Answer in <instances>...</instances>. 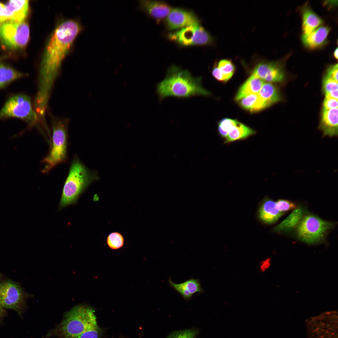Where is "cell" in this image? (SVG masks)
Returning a JSON list of instances; mask_svg holds the SVG:
<instances>
[{
    "mask_svg": "<svg viewBox=\"0 0 338 338\" xmlns=\"http://www.w3.org/2000/svg\"><path fill=\"white\" fill-rule=\"evenodd\" d=\"M107 243L109 247L113 249H119L123 246L124 238L122 235L117 232L110 233L107 238Z\"/></svg>",
    "mask_w": 338,
    "mask_h": 338,
    "instance_id": "4316f807",
    "label": "cell"
},
{
    "mask_svg": "<svg viewBox=\"0 0 338 338\" xmlns=\"http://www.w3.org/2000/svg\"><path fill=\"white\" fill-rule=\"evenodd\" d=\"M28 294L18 283L10 280L0 282V305L13 309L19 315L24 311Z\"/></svg>",
    "mask_w": 338,
    "mask_h": 338,
    "instance_id": "52a82bcc",
    "label": "cell"
},
{
    "mask_svg": "<svg viewBox=\"0 0 338 338\" xmlns=\"http://www.w3.org/2000/svg\"><path fill=\"white\" fill-rule=\"evenodd\" d=\"M237 121L236 120L225 118L219 122L218 126V131L221 137L224 139H225L230 130L236 124Z\"/></svg>",
    "mask_w": 338,
    "mask_h": 338,
    "instance_id": "83f0119b",
    "label": "cell"
},
{
    "mask_svg": "<svg viewBox=\"0 0 338 338\" xmlns=\"http://www.w3.org/2000/svg\"><path fill=\"white\" fill-rule=\"evenodd\" d=\"M170 286L180 294L186 300L191 299L196 293L201 294L204 292L199 279L191 278L186 281L180 283L173 282L171 278L168 279Z\"/></svg>",
    "mask_w": 338,
    "mask_h": 338,
    "instance_id": "9a60e30c",
    "label": "cell"
},
{
    "mask_svg": "<svg viewBox=\"0 0 338 338\" xmlns=\"http://www.w3.org/2000/svg\"><path fill=\"white\" fill-rule=\"evenodd\" d=\"M29 8L28 0H11L0 2V24L8 21H25Z\"/></svg>",
    "mask_w": 338,
    "mask_h": 338,
    "instance_id": "8fae6325",
    "label": "cell"
},
{
    "mask_svg": "<svg viewBox=\"0 0 338 338\" xmlns=\"http://www.w3.org/2000/svg\"><path fill=\"white\" fill-rule=\"evenodd\" d=\"M338 100L325 98L323 104V109L328 110L338 108Z\"/></svg>",
    "mask_w": 338,
    "mask_h": 338,
    "instance_id": "836d02e7",
    "label": "cell"
},
{
    "mask_svg": "<svg viewBox=\"0 0 338 338\" xmlns=\"http://www.w3.org/2000/svg\"><path fill=\"white\" fill-rule=\"evenodd\" d=\"M338 64L330 66L326 71L324 79H331L338 82Z\"/></svg>",
    "mask_w": 338,
    "mask_h": 338,
    "instance_id": "d6a6232c",
    "label": "cell"
},
{
    "mask_svg": "<svg viewBox=\"0 0 338 338\" xmlns=\"http://www.w3.org/2000/svg\"><path fill=\"white\" fill-rule=\"evenodd\" d=\"M25 74L3 64H0V88Z\"/></svg>",
    "mask_w": 338,
    "mask_h": 338,
    "instance_id": "d4e9b609",
    "label": "cell"
},
{
    "mask_svg": "<svg viewBox=\"0 0 338 338\" xmlns=\"http://www.w3.org/2000/svg\"><path fill=\"white\" fill-rule=\"evenodd\" d=\"M202 78L194 77L187 70L173 65L168 70L165 78L156 86L161 101L169 96L187 98L194 96H207L210 92L201 84Z\"/></svg>",
    "mask_w": 338,
    "mask_h": 338,
    "instance_id": "7a4b0ae2",
    "label": "cell"
},
{
    "mask_svg": "<svg viewBox=\"0 0 338 338\" xmlns=\"http://www.w3.org/2000/svg\"><path fill=\"white\" fill-rule=\"evenodd\" d=\"M277 207L279 211L282 213L292 210L296 207V204L289 200L280 199L276 202Z\"/></svg>",
    "mask_w": 338,
    "mask_h": 338,
    "instance_id": "4dcf8cb0",
    "label": "cell"
},
{
    "mask_svg": "<svg viewBox=\"0 0 338 338\" xmlns=\"http://www.w3.org/2000/svg\"><path fill=\"white\" fill-rule=\"evenodd\" d=\"M100 331V328L97 323L87 329L76 338H99Z\"/></svg>",
    "mask_w": 338,
    "mask_h": 338,
    "instance_id": "f1b7e54d",
    "label": "cell"
},
{
    "mask_svg": "<svg viewBox=\"0 0 338 338\" xmlns=\"http://www.w3.org/2000/svg\"><path fill=\"white\" fill-rule=\"evenodd\" d=\"M258 94L267 107L278 101L280 98L276 88L268 83H264Z\"/></svg>",
    "mask_w": 338,
    "mask_h": 338,
    "instance_id": "cb8c5ba5",
    "label": "cell"
},
{
    "mask_svg": "<svg viewBox=\"0 0 338 338\" xmlns=\"http://www.w3.org/2000/svg\"><path fill=\"white\" fill-rule=\"evenodd\" d=\"M81 28L76 21L67 20L60 23L51 35L40 66L38 91L34 100L38 106H47L62 62Z\"/></svg>",
    "mask_w": 338,
    "mask_h": 338,
    "instance_id": "6da1fadb",
    "label": "cell"
},
{
    "mask_svg": "<svg viewBox=\"0 0 338 338\" xmlns=\"http://www.w3.org/2000/svg\"><path fill=\"white\" fill-rule=\"evenodd\" d=\"M303 35L302 38L307 37L318 27L321 24L323 21L308 7L303 9L302 13Z\"/></svg>",
    "mask_w": 338,
    "mask_h": 338,
    "instance_id": "d6986e66",
    "label": "cell"
},
{
    "mask_svg": "<svg viewBox=\"0 0 338 338\" xmlns=\"http://www.w3.org/2000/svg\"><path fill=\"white\" fill-rule=\"evenodd\" d=\"M330 31V28L327 26L317 28L307 37L302 38L303 44L311 49L320 47L326 43Z\"/></svg>",
    "mask_w": 338,
    "mask_h": 338,
    "instance_id": "ac0fdd59",
    "label": "cell"
},
{
    "mask_svg": "<svg viewBox=\"0 0 338 338\" xmlns=\"http://www.w3.org/2000/svg\"><path fill=\"white\" fill-rule=\"evenodd\" d=\"M218 68L222 73L225 82L228 80L235 71V66L232 61L228 59H222L218 63Z\"/></svg>",
    "mask_w": 338,
    "mask_h": 338,
    "instance_id": "484cf974",
    "label": "cell"
},
{
    "mask_svg": "<svg viewBox=\"0 0 338 338\" xmlns=\"http://www.w3.org/2000/svg\"><path fill=\"white\" fill-rule=\"evenodd\" d=\"M325 96L326 98H331L338 100V90L325 93Z\"/></svg>",
    "mask_w": 338,
    "mask_h": 338,
    "instance_id": "8d00e7d4",
    "label": "cell"
},
{
    "mask_svg": "<svg viewBox=\"0 0 338 338\" xmlns=\"http://www.w3.org/2000/svg\"><path fill=\"white\" fill-rule=\"evenodd\" d=\"M264 83L261 79L251 75L239 89L235 100L238 101L249 95L258 94Z\"/></svg>",
    "mask_w": 338,
    "mask_h": 338,
    "instance_id": "ffe728a7",
    "label": "cell"
},
{
    "mask_svg": "<svg viewBox=\"0 0 338 338\" xmlns=\"http://www.w3.org/2000/svg\"><path fill=\"white\" fill-rule=\"evenodd\" d=\"M269 265L270 260L269 259L262 261L260 266V270L262 272L264 271L269 267Z\"/></svg>",
    "mask_w": 338,
    "mask_h": 338,
    "instance_id": "d590c367",
    "label": "cell"
},
{
    "mask_svg": "<svg viewBox=\"0 0 338 338\" xmlns=\"http://www.w3.org/2000/svg\"><path fill=\"white\" fill-rule=\"evenodd\" d=\"M169 38L184 46L206 45L210 43L212 38L209 33L198 24L188 26L170 34Z\"/></svg>",
    "mask_w": 338,
    "mask_h": 338,
    "instance_id": "30bf717a",
    "label": "cell"
},
{
    "mask_svg": "<svg viewBox=\"0 0 338 338\" xmlns=\"http://www.w3.org/2000/svg\"><path fill=\"white\" fill-rule=\"evenodd\" d=\"M338 48H337L334 52V55L335 57L337 59H338Z\"/></svg>",
    "mask_w": 338,
    "mask_h": 338,
    "instance_id": "f35d334b",
    "label": "cell"
},
{
    "mask_svg": "<svg viewBox=\"0 0 338 338\" xmlns=\"http://www.w3.org/2000/svg\"><path fill=\"white\" fill-rule=\"evenodd\" d=\"M255 131L243 124L237 121L230 130L224 139V143L232 142L245 139L254 135Z\"/></svg>",
    "mask_w": 338,
    "mask_h": 338,
    "instance_id": "44dd1931",
    "label": "cell"
},
{
    "mask_svg": "<svg viewBox=\"0 0 338 338\" xmlns=\"http://www.w3.org/2000/svg\"><path fill=\"white\" fill-rule=\"evenodd\" d=\"M303 210L300 207L296 208L283 222L275 227V231H288L297 226L303 216Z\"/></svg>",
    "mask_w": 338,
    "mask_h": 338,
    "instance_id": "7402d4cb",
    "label": "cell"
},
{
    "mask_svg": "<svg viewBox=\"0 0 338 338\" xmlns=\"http://www.w3.org/2000/svg\"><path fill=\"white\" fill-rule=\"evenodd\" d=\"M238 101L242 107L251 112L257 111L267 107L258 94L246 96Z\"/></svg>",
    "mask_w": 338,
    "mask_h": 338,
    "instance_id": "603a6c76",
    "label": "cell"
},
{
    "mask_svg": "<svg viewBox=\"0 0 338 338\" xmlns=\"http://www.w3.org/2000/svg\"><path fill=\"white\" fill-rule=\"evenodd\" d=\"M97 323L91 308L83 305H76L64 314L60 323L50 330L45 337L76 338L87 329Z\"/></svg>",
    "mask_w": 338,
    "mask_h": 338,
    "instance_id": "277c9868",
    "label": "cell"
},
{
    "mask_svg": "<svg viewBox=\"0 0 338 338\" xmlns=\"http://www.w3.org/2000/svg\"><path fill=\"white\" fill-rule=\"evenodd\" d=\"M138 9L157 20L166 18L172 8L165 3L157 1L139 0Z\"/></svg>",
    "mask_w": 338,
    "mask_h": 338,
    "instance_id": "5bb4252c",
    "label": "cell"
},
{
    "mask_svg": "<svg viewBox=\"0 0 338 338\" xmlns=\"http://www.w3.org/2000/svg\"><path fill=\"white\" fill-rule=\"evenodd\" d=\"M251 75L269 82L280 81L284 77L281 66L278 63L274 62H263L259 64Z\"/></svg>",
    "mask_w": 338,
    "mask_h": 338,
    "instance_id": "7c38bea8",
    "label": "cell"
},
{
    "mask_svg": "<svg viewBox=\"0 0 338 338\" xmlns=\"http://www.w3.org/2000/svg\"><path fill=\"white\" fill-rule=\"evenodd\" d=\"M6 314V312L4 309L0 305V323L2 321Z\"/></svg>",
    "mask_w": 338,
    "mask_h": 338,
    "instance_id": "74e56055",
    "label": "cell"
},
{
    "mask_svg": "<svg viewBox=\"0 0 338 338\" xmlns=\"http://www.w3.org/2000/svg\"><path fill=\"white\" fill-rule=\"evenodd\" d=\"M1 277H2V275H1V274L0 273V279H1Z\"/></svg>",
    "mask_w": 338,
    "mask_h": 338,
    "instance_id": "ab89813d",
    "label": "cell"
},
{
    "mask_svg": "<svg viewBox=\"0 0 338 338\" xmlns=\"http://www.w3.org/2000/svg\"><path fill=\"white\" fill-rule=\"evenodd\" d=\"M284 214L279 211L276 202L268 198L262 202L258 210L259 218L267 224L275 223Z\"/></svg>",
    "mask_w": 338,
    "mask_h": 338,
    "instance_id": "e0dca14e",
    "label": "cell"
},
{
    "mask_svg": "<svg viewBox=\"0 0 338 338\" xmlns=\"http://www.w3.org/2000/svg\"><path fill=\"white\" fill-rule=\"evenodd\" d=\"M212 74L213 77L220 81H225L223 75L218 67L215 66L213 69Z\"/></svg>",
    "mask_w": 338,
    "mask_h": 338,
    "instance_id": "e575fe53",
    "label": "cell"
},
{
    "mask_svg": "<svg viewBox=\"0 0 338 338\" xmlns=\"http://www.w3.org/2000/svg\"><path fill=\"white\" fill-rule=\"evenodd\" d=\"M38 115L33 109L30 97L24 94L13 96L8 99L0 111V120L14 117L31 124L35 123Z\"/></svg>",
    "mask_w": 338,
    "mask_h": 338,
    "instance_id": "ba28073f",
    "label": "cell"
},
{
    "mask_svg": "<svg viewBox=\"0 0 338 338\" xmlns=\"http://www.w3.org/2000/svg\"><path fill=\"white\" fill-rule=\"evenodd\" d=\"M338 108L323 110L319 128L323 136L338 135Z\"/></svg>",
    "mask_w": 338,
    "mask_h": 338,
    "instance_id": "2e32d148",
    "label": "cell"
},
{
    "mask_svg": "<svg viewBox=\"0 0 338 338\" xmlns=\"http://www.w3.org/2000/svg\"><path fill=\"white\" fill-rule=\"evenodd\" d=\"M197 333V330L195 329H188L175 331L166 338H195Z\"/></svg>",
    "mask_w": 338,
    "mask_h": 338,
    "instance_id": "f546056e",
    "label": "cell"
},
{
    "mask_svg": "<svg viewBox=\"0 0 338 338\" xmlns=\"http://www.w3.org/2000/svg\"><path fill=\"white\" fill-rule=\"evenodd\" d=\"M69 122L68 119L51 117L52 140L49 152L41 161L44 165L43 173H48L57 165L67 161Z\"/></svg>",
    "mask_w": 338,
    "mask_h": 338,
    "instance_id": "5b68a950",
    "label": "cell"
},
{
    "mask_svg": "<svg viewBox=\"0 0 338 338\" xmlns=\"http://www.w3.org/2000/svg\"><path fill=\"white\" fill-rule=\"evenodd\" d=\"M338 88L337 82L331 79H324L323 90L325 94L338 90Z\"/></svg>",
    "mask_w": 338,
    "mask_h": 338,
    "instance_id": "1f68e13d",
    "label": "cell"
},
{
    "mask_svg": "<svg viewBox=\"0 0 338 338\" xmlns=\"http://www.w3.org/2000/svg\"><path fill=\"white\" fill-rule=\"evenodd\" d=\"M99 178L97 172L88 169L77 156H75L64 185L59 209L70 205L75 204L87 187Z\"/></svg>",
    "mask_w": 338,
    "mask_h": 338,
    "instance_id": "3957f363",
    "label": "cell"
},
{
    "mask_svg": "<svg viewBox=\"0 0 338 338\" xmlns=\"http://www.w3.org/2000/svg\"><path fill=\"white\" fill-rule=\"evenodd\" d=\"M29 36V26L25 21H8L0 24V40L8 48L15 49L24 47Z\"/></svg>",
    "mask_w": 338,
    "mask_h": 338,
    "instance_id": "9c48e42d",
    "label": "cell"
},
{
    "mask_svg": "<svg viewBox=\"0 0 338 338\" xmlns=\"http://www.w3.org/2000/svg\"><path fill=\"white\" fill-rule=\"evenodd\" d=\"M166 21L170 29L199 24L198 19L193 14L178 8H172L166 18Z\"/></svg>",
    "mask_w": 338,
    "mask_h": 338,
    "instance_id": "4fadbf2b",
    "label": "cell"
},
{
    "mask_svg": "<svg viewBox=\"0 0 338 338\" xmlns=\"http://www.w3.org/2000/svg\"><path fill=\"white\" fill-rule=\"evenodd\" d=\"M333 224L318 217L309 215L304 217L297 226L299 239L305 243L314 244L323 240Z\"/></svg>",
    "mask_w": 338,
    "mask_h": 338,
    "instance_id": "8992f818",
    "label": "cell"
}]
</instances>
